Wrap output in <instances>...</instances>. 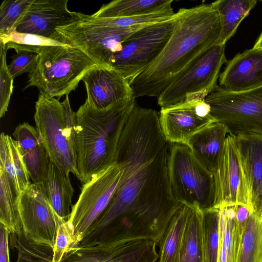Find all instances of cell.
<instances>
[{
	"label": "cell",
	"mask_w": 262,
	"mask_h": 262,
	"mask_svg": "<svg viewBox=\"0 0 262 262\" xmlns=\"http://www.w3.org/2000/svg\"><path fill=\"white\" fill-rule=\"evenodd\" d=\"M170 146L161 130L159 114L136 102L117 147L119 183L108 206L79 246H94L98 240L137 238L158 244L171 218L183 205L174 198L169 185Z\"/></svg>",
	"instance_id": "6da1fadb"
},
{
	"label": "cell",
	"mask_w": 262,
	"mask_h": 262,
	"mask_svg": "<svg viewBox=\"0 0 262 262\" xmlns=\"http://www.w3.org/2000/svg\"><path fill=\"white\" fill-rule=\"evenodd\" d=\"M220 30L218 13L211 4L180 8L163 50L129 82L134 97H158L182 77L205 51L217 43Z\"/></svg>",
	"instance_id": "7a4b0ae2"
},
{
	"label": "cell",
	"mask_w": 262,
	"mask_h": 262,
	"mask_svg": "<svg viewBox=\"0 0 262 262\" xmlns=\"http://www.w3.org/2000/svg\"><path fill=\"white\" fill-rule=\"evenodd\" d=\"M135 98L98 110L86 100L76 112V150L79 180L84 184L115 163L123 129Z\"/></svg>",
	"instance_id": "3957f363"
},
{
	"label": "cell",
	"mask_w": 262,
	"mask_h": 262,
	"mask_svg": "<svg viewBox=\"0 0 262 262\" xmlns=\"http://www.w3.org/2000/svg\"><path fill=\"white\" fill-rule=\"evenodd\" d=\"M34 70L29 74L24 90L35 86L40 95L60 98L75 90L86 72L96 64L86 54L72 46L45 47L38 54Z\"/></svg>",
	"instance_id": "277c9868"
},
{
	"label": "cell",
	"mask_w": 262,
	"mask_h": 262,
	"mask_svg": "<svg viewBox=\"0 0 262 262\" xmlns=\"http://www.w3.org/2000/svg\"><path fill=\"white\" fill-rule=\"evenodd\" d=\"M167 169L170 189L178 202L197 205L202 211L214 207V174L195 159L187 145L170 144Z\"/></svg>",
	"instance_id": "5b68a950"
},
{
	"label": "cell",
	"mask_w": 262,
	"mask_h": 262,
	"mask_svg": "<svg viewBox=\"0 0 262 262\" xmlns=\"http://www.w3.org/2000/svg\"><path fill=\"white\" fill-rule=\"evenodd\" d=\"M75 14L73 22L56 29L62 42L79 49L96 64L106 67H110L111 58L121 50L124 41L145 26L114 27L103 24L92 15L76 12Z\"/></svg>",
	"instance_id": "8992f818"
},
{
	"label": "cell",
	"mask_w": 262,
	"mask_h": 262,
	"mask_svg": "<svg viewBox=\"0 0 262 262\" xmlns=\"http://www.w3.org/2000/svg\"><path fill=\"white\" fill-rule=\"evenodd\" d=\"M36 130L50 160L79 179L76 150V127L66 120L61 102L39 94L35 103Z\"/></svg>",
	"instance_id": "52a82bcc"
},
{
	"label": "cell",
	"mask_w": 262,
	"mask_h": 262,
	"mask_svg": "<svg viewBox=\"0 0 262 262\" xmlns=\"http://www.w3.org/2000/svg\"><path fill=\"white\" fill-rule=\"evenodd\" d=\"M205 100L210 105L211 115L229 135H262V85L241 92L217 86Z\"/></svg>",
	"instance_id": "ba28073f"
},
{
	"label": "cell",
	"mask_w": 262,
	"mask_h": 262,
	"mask_svg": "<svg viewBox=\"0 0 262 262\" xmlns=\"http://www.w3.org/2000/svg\"><path fill=\"white\" fill-rule=\"evenodd\" d=\"M174 16L167 20L146 25L134 32L124 41L121 50L112 56L109 67L130 82L148 67L163 50L172 34Z\"/></svg>",
	"instance_id": "9c48e42d"
},
{
	"label": "cell",
	"mask_w": 262,
	"mask_h": 262,
	"mask_svg": "<svg viewBox=\"0 0 262 262\" xmlns=\"http://www.w3.org/2000/svg\"><path fill=\"white\" fill-rule=\"evenodd\" d=\"M121 170L116 163L83 184L68 221L72 230L71 248L77 247L108 206L116 191Z\"/></svg>",
	"instance_id": "30bf717a"
},
{
	"label": "cell",
	"mask_w": 262,
	"mask_h": 262,
	"mask_svg": "<svg viewBox=\"0 0 262 262\" xmlns=\"http://www.w3.org/2000/svg\"><path fill=\"white\" fill-rule=\"evenodd\" d=\"M225 45L216 43L205 51L188 71L157 97L161 108L183 101L189 96H207L217 86L222 66L227 63Z\"/></svg>",
	"instance_id": "8fae6325"
},
{
	"label": "cell",
	"mask_w": 262,
	"mask_h": 262,
	"mask_svg": "<svg viewBox=\"0 0 262 262\" xmlns=\"http://www.w3.org/2000/svg\"><path fill=\"white\" fill-rule=\"evenodd\" d=\"M18 209L25 238L53 249L58 225L64 220L50 205L42 183H31L20 193Z\"/></svg>",
	"instance_id": "7c38bea8"
},
{
	"label": "cell",
	"mask_w": 262,
	"mask_h": 262,
	"mask_svg": "<svg viewBox=\"0 0 262 262\" xmlns=\"http://www.w3.org/2000/svg\"><path fill=\"white\" fill-rule=\"evenodd\" d=\"M159 121L168 142L184 145L195 134L216 121L205 99L194 96H188L180 103L161 108Z\"/></svg>",
	"instance_id": "4fadbf2b"
},
{
	"label": "cell",
	"mask_w": 262,
	"mask_h": 262,
	"mask_svg": "<svg viewBox=\"0 0 262 262\" xmlns=\"http://www.w3.org/2000/svg\"><path fill=\"white\" fill-rule=\"evenodd\" d=\"M214 176V207L240 204L250 209L247 189L234 136H227Z\"/></svg>",
	"instance_id": "5bb4252c"
},
{
	"label": "cell",
	"mask_w": 262,
	"mask_h": 262,
	"mask_svg": "<svg viewBox=\"0 0 262 262\" xmlns=\"http://www.w3.org/2000/svg\"><path fill=\"white\" fill-rule=\"evenodd\" d=\"M68 0H32L16 24L15 30L63 42L57 28L71 24L76 19L75 12L68 9Z\"/></svg>",
	"instance_id": "9a60e30c"
},
{
	"label": "cell",
	"mask_w": 262,
	"mask_h": 262,
	"mask_svg": "<svg viewBox=\"0 0 262 262\" xmlns=\"http://www.w3.org/2000/svg\"><path fill=\"white\" fill-rule=\"evenodd\" d=\"M86 100L98 110H105L118 102L135 98L129 81L110 67L95 64L82 78Z\"/></svg>",
	"instance_id": "2e32d148"
},
{
	"label": "cell",
	"mask_w": 262,
	"mask_h": 262,
	"mask_svg": "<svg viewBox=\"0 0 262 262\" xmlns=\"http://www.w3.org/2000/svg\"><path fill=\"white\" fill-rule=\"evenodd\" d=\"M247 189L251 212L262 219V135L234 136Z\"/></svg>",
	"instance_id": "e0dca14e"
},
{
	"label": "cell",
	"mask_w": 262,
	"mask_h": 262,
	"mask_svg": "<svg viewBox=\"0 0 262 262\" xmlns=\"http://www.w3.org/2000/svg\"><path fill=\"white\" fill-rule=\"evenodd\" d=\"M219 85L230 92H241L262 85V49L252 48L227 61L219 76Z\"/></svg>",
	"instance_id": "ac0fdd59"
},
{
	"label": "cell",
	"mask_w": 262,
	"mask_h": 262,
	"mask_svg": "<svg viewBox=\"0 0 262 262\" xmlns=\"http://www.w3.org/2000/svg\"><path fill=\"white\" fill-rule=\"evenodd\" d=\"M219 207L220 216L217 262H237L251 211L247 206L240 204Z\"/></svg>",
	"instance_id": "d6986e66"
},
{
	"label": "cell",
	"mask_w": 262,
	"mask_h": 262,
	"mask_svg": "<svg viewBox=\"0 0 262 262\" xmlns=\"http://www.w3.org/2000/svg\"><path fill=\"white\" fill-rule=\"evenodd\" d=\"M30 180L33 183H42L49 169L50 159L39 134L27 122L19 124L13 133Z\"/></svg>",
	"instance_id": "ffe728a7"
},
{
	"label": "cell",
	"mask_w": 262,
	"mask_h": 262,
	"mask_svg": "<svg viewBox=\"0 0 262 262\" xmlns=\"http://www.w3.org/2000/svg\"><path fill=\"white\" fill-rule=\"evenodd\" d=\"M227 133L226 127L215 121L193 136L186 145L195 159L213 174L218 167Z\"/></svg>",
	"instance_id": "44dd1931"
},
{
	"label": "cell",
	"mask_w": 262,
	"mask_h": 262,
	"mask_svg": "<svg viewBox=\"0 0 262 262\" xmlns=\"http://www.w3.org/2000/svg\"><path fill=\"white\" fill-rule=\"evenodd\" d=\"M48 201L61 220L68 221L71 213L74 188L69 174L50 160L48 175L42 183Z\"/></svg>",
	"instance_id": "7402d4cb"
},
{
	"label": "cell",
	"mask_w": 262,
	"mask_h": 262,
	"mask_svg": "<svg viewBox=\"0 0 262 262\" xmlns=\"http://www.w3.org/2000/svg\"><path fill=\"white\" fill-rule=\"evenodd\" d=\"M191 205L183 204L174 213L158 243V262H178Z\"/></svg>",
	"instance_id": "603a6c76"
},
{
	"label": "cell",
	"mask_w": 262,
	"mask_h": 262,
	"mask_svg": "<svg viewBox=\"0 0 262 262\" xmlns=\"http://www.w3.org/2000/svg\"><path fill=\"white\" fill-rule=\"evenodd\" d=\"M256 3V0H219L211 3L220 21V34L216 43L225 45Z\"/></svg>",
	"instance_id": "cb8c5ba5"
},
{
	"label": "cell",
	"mask_w": 262,
	"mask_h": 262,
	"mask_svg": "<svg viewBox=\"0 0 262 262\" xmlns=\"http://www.w3.org/2000/svg\"><path fill=\"white\" fill-rule=\"evenodd\" d=\"M0 169L11 178L19 193L31 183L17 141L3 133L0 137Z\"/></svg>",
	"instance_id": "d4e9b609"
},
{
	"label": "cell",
	"mask_w": 262,
	"mask_h": 262,
	"mask_svg": "<svg viewBox=\"0 0 262 262\" xmlns=\"http://www.w3.org/2000/svg\"><path fill=\"white\" fill-rule=\"evenodd\" d=\"M172 2V0H116L103 5L92 15L106 18L137 16L170 7Z\"/></svg>",
	"instance_id": "484cf974"
},
{
	"label": "cell",
	"mask_w": 262,
	"mask_h": 262,
	"mask_svg": "<svg viewBox=\"0 0 262 262\" xmlns=\"http://www.w3.org/2000/svg\"><path fill=\"white\" fill-rule=\"evenodd\" d=\"M20 194L11 178L0 169V224L7 228L10 234L23 232L18 209Z\"/></svg>",
	"instance_id": "4316f807"
},
{
	"label": "cell",
	"mask_w": 262,
	"mask_h": 262,
	"mask_svg": "<svg viewBox=\"0 0 262 262\" xmlns=\"http://www.w3.org/2000/svg\"><path fill=\"white\" fill-rule=\"evenodd\" d=\"M202 211L197 205L190 206L178 262H204L202 243Z\"/></svg>",
	"instance_id": "83f0119b"
},
{
	"label": "cell",
	"mask_w": 262,
	"mask_h": 262,
	"mask_svg": "<svg viewBox=\"0 0 262 262\" xmlns=\"http://www.w3.org/2000/svg\"><path fill=\"white\" fill-rule=\"evenodd\" d=\"M0 43L3 44L7 50L13 49L16 52L25 51L37 54L48 46H71L42 36L18 32L15 28L0 34Z\"/></svg>",
	"instance_id": "f1b7e54d"
},
{
	"label": "cell",
	"mask_w": 262,
	"mask_h": 262,
	"mask_svg": "<svg viewBox=\"0 0 262 262\" xmlns=\"http://www.w3.org/2000/svg\"><path fill=\"white\" fill-rule=\"evenodd\" d=\"M237 262H262V219L251 212Z\"/></svg>",
	"instance_id": "f546056e"
},
{
	"label": "cell",
	"mask_w": 262,
	"mask_h": 262,
	"mask_svg": "<svg viewBox=\"0 0 262 262\" xmlns=\"http://www.w3.org/2000/svg\"><path fill=\"white\" fill-rule=\"evenodd\" d=\"M220 216L219 207L202 211L201 234L204 262H217Z\"/></svg>",
	"instance_id": "4dcf8cb0"
},
{
	"label": "cell",
	"mask_w": 262,
	"mask_h": 262,
	"mask_svg": "<svg viewBox=\"0 0 262 262\" xmlns=\"http://www.w3.org/2000/svg\"><path fill=\"white\" fill-rule=\"evenodd\" d=\"M32 0H5L0 7V34L13 28L24 16Z\"/></svg>",
	"instance_id": "1f68e13d"
},
{
	"label": "cell",
	"mask_w": 262,
	"mask_h": 262,
	"mask_svg": "<svg viewBox=\"0 0 262 262\" xmlns=\"http://www.w3.org/2000/svg\"><path fill=\"white\" fill-rule=\"evenodd\" d=\"M7 50L0 43V117L8 111L11 96L13 92V79L10 76L6 62Z\"/></svg>",
	"instance_id": "d6a6232c"
},
{
	"label": "cell",
	"mask_w": 262,
	"mask_h": 262,
	"mask_svg": "<svg viewBox=\"0 0 262 262\" xmlns=\"http://www.w3.org/2000/svg\"><path fill=\"white\" fill-rule=\"evenodd\" d=\"M38 60L37 54L25 51L16 52L12 57V60L8 66L10 76L14 79L24 73H31L35 69Z\"/></svg>",
	"instance_id": "836d02e7"
},
{
	"label": "cell",
	"mask_w": 262,
	"mask_h": 262,
	"mask_svg": "<svg viewBox=\"0 0 262 262\" xmlns=\"http://www.w3.org/2000/svg\"><path fill=\"white\" fill-rule=\"evenodd\" d=\"M72 244V229L68 221H63L58 225L55 245L51 252V262H60Z\"/></svg>",
	"instance_id": "e575fe53"
},
{
	"label": "cell",
	"mask_w": 262,
	"mask_h": 262,
	"mask_svg": "<svg viewBox=\"0 0 262 262\" xmlns=\"http://www.w3.org/2000/svg\"><path fill=\"white\" fill-rule=\"evenodd\" d=\"M7 228L0 224V262H10L9 257V237Z\"/></svg>",
	"instance_id": "d590c367"
},
{
	"label": "cell",
	"mask_w": 262,
	"mask_h": 262,
	"mask_svg": "<svg viewBox=\"0 0 262 262\" xmlns=\"http://www.w3.org/2000/svg\"><path fill=\"white\" fill-rule=\"evenodd\" d=\"M253 49H262V32L259 37L256 40L253 47Z\"/></svg>",
	"instance_id": "8d00e7d4"
}]
</instances>
